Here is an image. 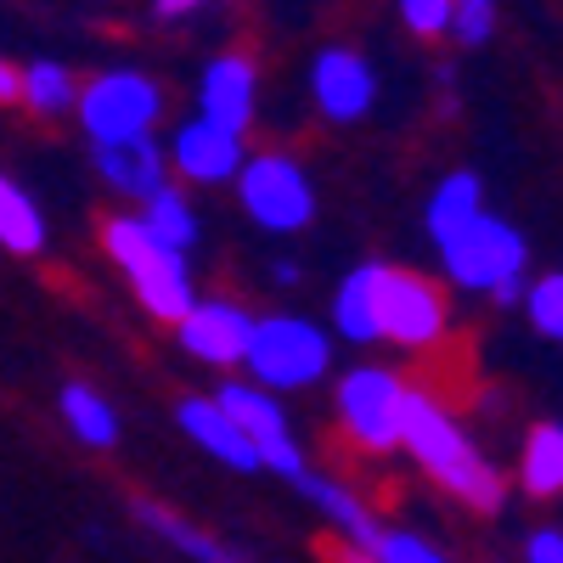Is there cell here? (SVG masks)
<instances>
[{"label":"cell","mask_w":563,"mask_h":563,"mask_svg":"<svg viewBox=\"0 0 563 563\" xmlns=\"http://www.w3.org/2000/svg\"><path fill=\"white\" fill-rule=\"evenodd\" d=\"M400 451L429 474L451 501H462L467 512H501L507 501V474L462 434V422L451 417V406L429 389H411L406 400V434Z\"/></svg>","instance_id":"6da1fadb"},{"label":"cell","mask_w":563,"mask_h":563,"mask_svg":"<svg viewBox=\"0 0 563 563\" xmlns=\"http://www.w3.org/2000/svg\"><path fill=\"white\" fill-rule=\"evenodd\" d=\"M102 254L124 271L135 305L164 327H180L186 310L203 299L198 282H192V260L180 249H169L135 209H119V214L102 220Z\"/></svg>","instance_id":"7a4b0ae2"},{"label":"cell","mask_w":563,"mask_h":563,"mask_svg":"<svg viewBox=\"0 0 563 563\" xmlns=\"http://www.w3.org/2000/svg\"><path fill=\"white\" fill-rule=\"evenodd\" d=\"M440 271L451 288L462 294H485L490 305H525V271H530V243L525 231L501 220V214H474L462 231H451L445 243H434Z\"/></svg>","instance_id":"3957f363"},{"label":"cell","mask_w":563,"mask_h":563,"mask_svg":"<svg viewBox=\"0 0 563 563\" xmlns=\"http://www.w3.org/2000/svg\"><path fill=\"white\" fill-rule=\"evenodd\" d=\"M249 378L271 395H299L316 389L333 372V333L321 321L299 316V310H271L254 321L249 339Z\"/></svg>","instance_id":"277c9868"},{"label":"cell","mask_w":563,"mask_h":563,"mask_svg":"<svg viewBox=\"0 0 563 563\" xmlns=\"http://www.w3.org/2000/svg\"><path fill=\"white\" fill-rule=\"evenodd\" d=\"M169 113V97H164V85L147 74V68H97L85 85H79V130L90 147H108V141H135V135H158Z\"/></svg>","instance_id":"5b68a950"},{"label":"cell","mask_w":563,"mask_h":563,"mask_svg":"<svg viewBox=\"0 0 563 563\" xmlns=\"http://www.w3.org/2000/svg\"><path fill=\"white\" fill-rule=\"evenodd\" d=\"M406 400L411 384L400 378L395 366H350L339 389H333V417H339V434L361 451V456H389L400 451L406 434Z\"/></svg>","instance_id":"8992f818"},{"label":"cell","mask_w":563,"mask_h":563,"mask_svg":"<svg viewBox=\"0 0 563 563\" xmlns=\"http://www.w3.org/2000/svg\"><path fill=\"white\" fill-rule=\"evenodd\" d=\"M231 192H238L243 214L260 231H271V238H294V231H305L316 220V180L294 153H282V147L249 153L243 175L231 180Z\"/></svg>","instance_id":"52a82bcc"},{"label":"cell","mask_w":563,"mask_h":563,"mask_svg":"<svg viewBox=\"0 0 563 563\" xmlns=\"http://www.w3.org/2000/svg\"><path fill=\"white\" fill-rule=\"evenodd\" d=\"M451 327V305H445V288L422 271H406V265H384V282H378V339L406 350V355H422L445 339Z\"/></svg>","instance_id":"ba28073f"},{"label":"cell","mask_w":563,"mask_h":563,"mask_svg":"<svg viewBox=\"0 0 563 563\" xmlns=\"http://www.w3.org/2000/svg\"><path fill=\"white\" fill-rule=\"evenodd\" d=\"M214 400L243 422V434L254 440V451H260V467L265 474H276V479H299L305 474V451H299V434H294V422H288V411H282V395H271V389H260L254 378H225L220 389H214Z\"/></svg>","instance_id":"9c48e42d"},{"label":"cell","mask_w":563,"mask_h":563,"mask_svg":"<svg viewBox=\"0 0 563 563\" xmlns=\"http://www.w3.org/2000/svg\"><path fill=\"white\" fill-rule=\"evenodd\" d=\"M164 153H169V175L180 180V186H231L243 175V164H249V135H238V130H225V124H214V119H203V113H186L175 130H169V141H164Z\"/></svg>","instance_id":"30bf717a"},{"label":"cell","mask_w":563,"mask_h":563,"mask_svg":"<svg viewBox=\"0 0 563 563\" xmlns=\"http://www.w3.org/2000/svg\"><path fill=\"white\" fill-rule=\"evenodd\" d=\"M310 102L327 124H361L378 108V68H372L355 45L333 40L310 57Z\"/></svg>","instance_id":"8fae6325"},{"label":"cell","mask_w":563,"mask_h":563,"mask_svg":"<svg viewBox=\"0 0 563 563\" xmlns=\"http://www.w3.org/2000/svg\"><path fill=\"white\" fill-rule=\"evenodd\" d=\"M254 321L249 305L225 299V294H203L192 310H186V321L175 327V344L192 355L198 366H214V372H231L249 361V339H254Z\"/></svg>","instance_id":"7c38bea8"},{"label":"cell","mask_w":563,"mask_h":563,"mask_svg":"<svg viewBox=\"0 0 563 563\" xmlns=\"http://www.w3.org/2000/svg\"><path fill=\"white\" fill-rule=\"evenodd\" d=\"M203 119L225 124L249 135L254 113H260V63L254 52H243V45H225V52H214L203 68H198V108Z\"/></svg>","instance_id":"4fadbf2b"},{"label":"cell","mask_w":563,"mask_h":563,"mask_svg":"<svg viewBox=\"0 0 563 563\" xmlns=\"http://www.w3.org/2000/svg\"><path fill=\"white\" fill-rule=\"evenodd\" d=\"M90 169L108 192L130 209H141L147 198H158L164 186H175L169 175V153L158 135H135V141H108V147H90Z\"/></svg>","instance_id":"5bb4252c"},{"label":"cell","mask_w":563,"mask_h":563,"mask_svg":"<svg viewBox=\"0 0 563 563\" xmlns=\"http://www.w3.org/2000/svg\"><path fill=\"white\" fill-rule=\"evenodd\" d=\"M175 422H180V434L192 440L203 456H214L220 467H231V474H260L254 440L243 434V422L231 417L214 395H180L175 400Z\"/></svg>","instance_id":"9a60e30c"},{"label":"cell","mask_w":563,"mask_h":563,"mask_svg":"<svg viewBox=\"0 0 563 563\" xmlns=\"http://www.w3.org/2000/svg\"><path fill=\"white\" fill-rule=\"evenodd\" d=\"M299 485V496L327 519V530H333V541H350V547H361V552H378V541H384V519L372 512L366 501H361V490L355 485H344L339 474H316V467H305V474L294 479Z\"/></svg>","instance_id":"2e32d148"},{"label":"cell","mask_w":563,"mask_h":563,"mask_svg":"<svg viewBox=\"0 0 563 563\" xmlns=\"http://www.w3.org/2000/svg\"><path fill=\"white\" fill-rule=\"evenodd\" d=\"M130 512H135V525L147 530L153 541L175 547L186 563H249L238 547H225L220 536L198 530L192 519H186V512H175V507H164V501H153V496H135V501H130Z\"/></svg>","instance_id":"e0dca14e"},{"label":"cell","mask_w":563,"mask_h":563,"mask_svg":"<svg viewBox=\"0 0 563 563\" xmlns=\"http://www.w3.org/2000/svg\"><path fill=\"white\" fill-rule=\"evenodd\" d=\"M378 282L384 260H361L333 288V333L344 344H378Z\"/></svg>","instance_id":"ac0fdd59"},{"label":"cell","mask_w":563,"mask_h":563,"mask_svg":"<svg viewBox=\"0 0 563 563\" xmlns=\"http://www.w3.org/2000/svg\"><path fill=\"white\" fill-rule=\"evenodd\" d=\"M57 411H63V429H68L85 451H113L119 434H124V422H119L113 400H108L97 384L68 378V384L57 389Z\"/></svg>","instance_id":"d6986e66"},{"label":"cell","mask_w":563,"mask_h":563,"mask_svg":"<svg viewBox=\"0 0 563 563\" xmlns=\"http://www.w3.org/2000/svg\"><path fill=\"white\" fill-rule=\"evenodd\" d=\"M79 74L68 68V63H57V57H34V63H23V113L29 119H40V124H63V119H74V108H79Z\"/></svg>","instance_id":"ffe728a7"},{"label":"cell","mask_w":563,"mask_h":563,"mask_svg":"<svg viewBox=\"0 0 563 563\" xmlns=\"http://www.w3.org/2000/svg\"><path fill=\"white\" fill-rule=\"evenodd\" d=\"M474 214H485V180L474 169H451L422 203V231H429V243H445Z\"/></svg>","instance_id":"44dd1931"},{"label":"cell","mask_w":563,"mask_h":563,"mask_svg":"<svg viewBox=\"0 0 563 563\" xmlns=\"http://www.w3.org/2000/svg\"><path fill=\"white\" fill-rule=\"evenodd\" d=\"M519 490L536 501L563 496V422H530L519 445Z\"/></svg>","instance_id":"7402d4cb"},{"label":"cell","mask_w":563,"mask_h":563,"mask_svg":"<svg viewBox=\"0 0 563 563\" xmlns=\"http://www.w3.org/2000/svg\"><path fill=\"white\" fill-rule=\"evenodd\" d=\"M45 243H52V225H45L34 192L0 169V249L18 260H34V254H45Z\"/></svg>","instance_id":"603a6c76"},{"label":"cell","mask_w":563,"mask_h":563,"mask_svg":"<svg viewBox=\"0 0 563 563\" xmlns=\"http://www.w3.org/2000/svg\"><path fill=\"white\" fill-rule=\"evenodd\" d=\"M141 220H147L158 238L169 243V249H180V254H192L198 249V238H203V220H198V203L186 198V186H164L158 198H147L135 209Z\"/></svg>","instance_id":"cb8c5ba5"},{"label":"cell","mask_w":563,"mask_h":563,"mask_svg":"<svg viewBox=\"0 0 563 563\" xmlns=\"http://www.w3.org/2000/svg\"><path fill=\"white\" fill-rule=\"evenodd\" d=\"M525 321L547 344H563V271H547L525 288Z\"/></svg>","instance_id":"d4e9b609"},{"label":"cell","mask_w":563,"mask_h":563,"mask_svg":"<svg viewBox=\"0 0 563 563\" xmlns=\"http://www.w3.org/2000/svg\"><path fill=\"white\" fill-rule=\"evenodd\" d=\"M496 34V0H451V40L479 52Z\"/></svg>","instance_id":"484cf974"},{"label":"cell","mask_w":563,"mask_h":563,"mask_svg":"<svg viewBox=\"0 0 563 563\" xmlns=\"http://www.w3.org/2000/svg\"><path fill=\"white\" fill-rule=\"evenodd\" d=\"M406 34L417 40H445L451 34V0H395Z\"/></svg>","instance_id":"4316f807"},{"label":"cell","mask_w":563,"mask_h":563,"mask_svg":"<svg viewBox=\"0 0 563 563\" xmlns=\"http://www.w3.org/2000/svg\"><path fill=\"white\" fill-rule=\"evenodd\" d=\"M378 563H451L429 536H417V530H384L378 552H372Z\"/></svg>","instance_id":"83f0119b"},{"label":"cell","mask_w":563,"mask_h":563,"mask_svg":"<svg viewBox=\"0 0 563 563\" xmlns=\"http://www.w3.org/2000/svg\"><path fill=\"white\" fill-rule=\"evenodd\" d=\"M525 563H563V530L541 525L525 536Z\"/></svg>","instance_id":"f1b7e54d"},{"label":"cell","mask_w":563,"mask_h":563,"mask_svg":"<svg viewBox=\"0 0 563 563\" xmlns=\"http://www.w3.org/2000/svg\"><path fill=\"white\" fill-rule=\"evenodd\" d=\"M203 7H214V0H153V18L158 23H186V18H198Z\"/></svg>","instance_id":"f546056e"},{"label":"cell","mask_w":563,"mask_h":563,"mask_svg":"<svg viewBox=\"0 0 563 563\" xmlns=\"http://www.w3.org/2000/svg\"><path fill=\"white\" fill-rule=\"evenodd\" d=\"M0 108H23V68L0 57Z\"/></svg>","instance_id":"4dcf8cb0"},{"label":"cell","mask_w":563,"mask_h":563,"mask_svg":"<svg viewBox=\"0 0 563 563\" xmlns=\"http://www.w3.org/2000/svg\"><path fill=\"white\" fill-rule=\"evenodd\" d=\"M327 563H378V558L361 552V547H350V541H327Z\"/></svg>","instance_id":"1f68e13d"},{"label":"cell","mask_w":563,"mask_h":563,"mask_svg":"<svg viewBox=\"0 0 563 563\" xmlns=\"http://www.w3.org/2000/svg\"><path fill=\"white\" fill-rule=\"evenodd\" d=\"M271 282H276V288H294V282H299V265H294V260H276V265H271Z\"/></svg>","instance_id":"d6a6232c"}]
</instances>
